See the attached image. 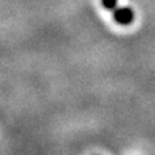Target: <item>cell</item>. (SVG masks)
<instances>
[{
  "instance_id": "obj_2",
  "label": "cell",
  "mask_w": 155,
  "mask_h": 155,
  "mask_svg": "<svg viewBox=\"0 0 155 155\" xmlns=\"http://www.w3.org/2000/svg\"><path fill=\"white\" fill-rule=\"evenodd\" d=\"M101 4H102L104 8L109 9V11H114L118 7V0H101Z\"/></svg>"
},
{
  "instance_id": "obj_1",
  "label": "cell",
  "mask_w": 155,
  "mask_h": 155,
  "mask_svg": "<svg viewBox=\"0 0 155 155\" xmlns=\"http://www.w3.org/2000/svg\"><path fill=\"white\" fill-rule=\"evenodd\" d=\"M113 18L118 25L127 26L134 19V13L129 7H116L113 11Z\"/></svg>"
}]
</instances>
